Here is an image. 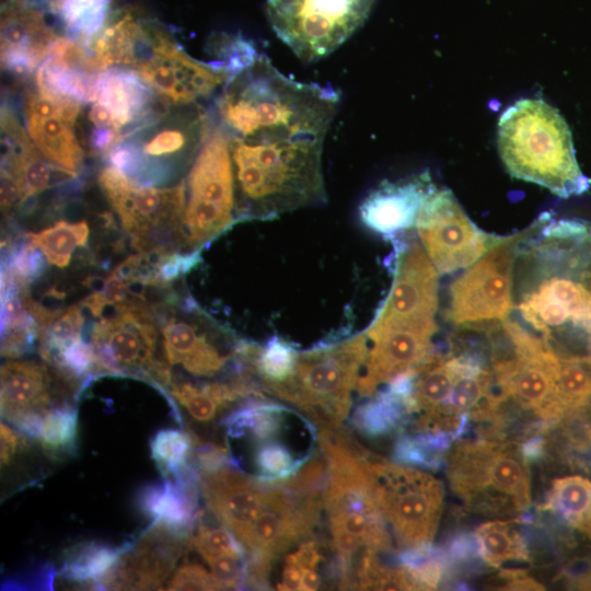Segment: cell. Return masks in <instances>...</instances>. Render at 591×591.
Instances as JSON below:
<instances>
[{"label": "cell", "instance_id": "obj_13", "mask_svg": "<svg viewBox=\"0 0 591 591\" xmlns=\"http://www.w3.org/2000/svg\"><path fill=\"white\" fill-rule=\"evenodd\" d=\"M134 70L164 102L196 104L223 88L232 78L221 61L202 62L190 57L161 22L149 18Z\"/></svg>", "mask_w": 591, "mask_h": 591}, {"label": "cell", "instance_id": "obj_38", "mask_svg": "<svg viewBox=\"0 0 591 591\" xmlns=\"http://www.w3.org/2000/svg\"><path fill=\"white\" fill-rule=\"evenodd\" d=\"M83 314L78 305L56 313L46 324L38 327L40 355L47 361L72 341L81 338Z\"/></svg>", "mask_w": 591, "mask_h": 591}, {"label": "cell", "instance_id": "obj_15", "mask_svg": "<svg viewBox=\"0 0 591 591\" xmlns=\"http://www.w3.org/2000/svg\"><path fill=\"white\" fill-rule=\"evenodd\" d=\"M415 231L439 275L471 266L499 236L479 229L453 193L438 186L426 197Z\"/></svg>", "mask_w": 591, "mask_h": 591}, {"label": "cell", "instance_id": "obj_44", "mask_svg": "<svg viewBox=\"0 0 591 591\" xmlns=\"http://www.w3.org/2000/svg\"><path fill=\"white\" fill-rule=\"evenodd\" d=\"M286 560L296 564L301 569H316L318 564L322 561V555L318 553L314 542L310 541L302 543L294 553L287 555Z\"/></svg>", "mask_w": 591, "mask_h": 591}, {"label": "cell", "instance_id": "obj_5", "mask_svg": "<svg viewBox=\"0 0 591 591\" xmlns=\"http://www.w3.org/2000/svg\"><path fill=\"white\" fill-rule=\"evenodd\" d=\"M498 149L508 173L560 198L581 195L591 179L579 167L570 129L545 101L524 99L499 117Z\"/></svg>", "mask_w": 591, "mask_h": 591}, {"label": "cell", "instance_id": "obj_45", "mask_svg": "<svg viewBox=\"0 0 591 591\" xmlns=\"http://www.w3.org/2000/svg\"><path fill=\"white\" fill-rule=\"evenodd\" d=\"M0 441L1 464L4 465L11 461L21 442L16 433L4 424L0 426Z\"/></svg>", "mask_w": 591, "mask_h": 591}, {"label": "cell", "instance_id": "obj_17", "mask_svg": "<svg viewBox=\"0 0 591 591\" xmlns=\"http://www.w3.org/2000/svg\"><path fill=\"white\" fill-rule=\"evenodd\" d=\"M155 340L150 314L140 305L123 302L113 315L94 324L91 333L100 370L169 384V366L154 358Z\"/></svg>", "mask_w": 591, "mask_h": 591}, {"label": "cell", "instance_id": "obj_37", "mask_svg": "<svg viewBox=\"0 0 591 591\" xmlns=\"http://www.w3.org/2000/svg\"><path fill=\"white\" fill-rule=\"evenodd\" d=\"M49 455L71 454L77 439V413L63 406L45 412L40 421L39 437Z\"/></svg>", "mask_w": 591, "mask_h": 591}, {"label": "cell", "instance_id": "obj_6", "mask_svg": "<svg viewBox=\"0 0 591 591\" xmlns=\"http://www.w3.org/2000/svg\"><path fill=\"white\" fill-rule=\"evenodd\" d=\"M452 491L472 513L484 518H518L532 503L531 475L517 441L460 439L445 455Z\"/></svg>", "mask_w": 591, "mask_h": 591}, {"label": "cell", "instance_id": "obj_21", "mask_svg": "<svg viewBox=\"0 0 591 591\" xmlns=\"http://www.w3.org/2000/svg\"><path fill=\"white\" fill-rule=\"evenodd\" d=\"M82 106L46 94L36 86L23 101L24 121L31 140L46 161L72 176L81 172L84 160L74 128Z\"/></svg>", "mask_w": 591, "mask_h": 591}, {"label": "cell", "instance_id": "obj_40", "mask_svg": "<svg viewBox=\"0 0 591 591\" xmlns=\"http://www.w3.org/2000/svg\"><path fill=\"white\" fill-rule=\"evenodd\" d=\"M49 362L68 378H81L100 370L94 348L81 338L62 348Z\"/></svg>", "mask_w": 591, "mask_h": 591}, {"label": "cell", "instance_id": "obj_12", "mask_svg": "<svg viewBox=\"0 0 591 591\" xmlns=\"http://www.w3.org/2000/svg\"><path fill=\"white\" fill-rule=\"evenodd\" d=\"M375 0H267L265 12L278 38L305 62L321 60L367 21Z\"/></svg>", "mask_w": 591, "mask_h": 591}, {"label": "cell", "instance_id": "obj_1", "mask_svg": "<svg viewBox=\"0 0 591 591\" xmlns=\"http://www.w3.org/2000/svg\"><path fill=\"white\" fill-rule=\"evenodd\" d=\"M513 310L557 357L591 356L590 221L545 215L519 248Z\"/></svg>", "mask_w": 591, "mask_h": 591}, {"label": "cell", "instance_id": "obj_25", "mask_svg": "<svg viewBox=\"0 0 591 591\" xmlns=\"http://www.w3.org/2000/svg\"><path fill=\"white\" fill-rule=\"evenodd\" d=\"M434 186L429 172L383 181L360 204V219L368 229L393 241L415 228L420 208Z\"/></svg>", "mask_w": 591, "mask_h": 591}, {"label": "cell", "instance_id": "obj_43", "mask_svg": "<svg viewBox=\"0 0 591 591\" xmlns=\"http://www.w3.org/2000/svg\"><path fill=\"white\" fill-rule=\"evenodd\" d=\"M197 253L186 255L164 253L157 265L159 280L177 278L182 273L190 269L197 263Z\"/></svg>", "mask_w": 591, "mask_h": 591}, {"label": "cell", "instance_id": "obj_8", "mask_svg": "<svg viewBox=\"0 0 591 591\" xmlns=\"http://www.w3.org/2000/svg\"><path fill=\"white\" fill-rule=\"evenodd\" d=\"M210 121L197 103L164 107L128 134L108 160L137 184L165 183L178 165L195 159Z\"/></svg>", "mask_w": 591, "mask_h": 591}, {"label": "cell", "instance_id": "obj_26", "mask_svg": "<svg viewBox=\"0 0 591 591\" xmlns=\"http://www.w3.org/2000/svg\"><path fill=\"white\" fill-rule=\"evenodd\" d=\"M47 370L34 361H8L1 367V412L14 424L19 419L44 414L49 404Z\"/></svg>", "mask_w": 591, "mask_h": 591}, {"label": "cell", "instance_id": "obj_11", "mask_svg": "<svg viewBox=\"0 0 591 591\" xmlns=\"http://www.w3.org/2000/svg\"><path fill=\"white\" fill-rule=\"evenodd\" d=\"M499 235L495 243L450 286L445 316L457 326L503 322L513 310V274L519 248L544 221Z\"/></svg>", "mask_w": 591, "mask_h": 591}, {"label": "cell", "instance_id": "obj_47", "mask_svg": "<svg viewBox=\"0 0 591 591\" xmlns=\"http://www.w3.org/2000/svg\"><path fill=\"white\" fill-rule=\"evenodd\" d=\"M321 576L314 568H302L301 590L312 591L318 589Z\"/></svg>", "mask_w": 591, "mask_h": 591}, {"label": "cell", "instance_id": "obj_41", "mask_svg": "<svg viewBox=\"0 0 591 591\" xmlns=\"http://www.w3.org/2000/svg\"><path fill=\"white\" fill-rule=\"evenodd\" d=\"M45 255L40 250L28 243L13 247L5 256L2 273H7L22 283L28 285L44 273Z\"/></svg>", "mask_w": 591, "mask_h": 591}, {"label": "cell", "instance_id": "obj_27", "mask_svg": "<svg viewBox=\"0 0 591 591\" xmlns=\"http://www.w3.org/2000/svg\"><path fill=\"white\" fill-rule=\"evenodd\" d=\"M197 472L192 468L176 477L147 486L139 503L155 522L189 532L197 513Z\"/></svg>", "mask_w": 591, "mask_h": 591}, {"label": "cell", "instance_id": "obj_35", "mask_svg": "<svg viewBox=\"0 0 591 591\" xmlns=\"http://www.w3.org/2000/svg\"><path fill=\"white\" fill-rule=\"evenodd\" d=\"M88 236L89 228L85 221H58L53 227L26 235L28 242L43 252L46 262L58 267L69 264L74 248L83 246Z\"/></svg>", "mask_w": 591, "mask_h": 591}, {"label": "cell", "instance_id": "obj_32", "mask_svg": "<svg viewBox=\"0 0 591 591\" xmlns=\"http://www.w3.org/2000/svg\"><path fill=\"white\" fill-rule=\"evenodd\" d=\"M518 519L493 520L483 523L475 531V540L482 559L491 567H500L508 561H526L528 544Z\"/></svg>", "mask_w": 591, "mask_h": 591}, {"label": "cell", "instance_id": "obj_9", "mask_svg": "<svg viewBox=\"0 0 591 591\" xmlns=\"http://www.w3.org/2000/svg\"><path fill=\"white\" fill-rule=\"evenodd\" d=\"M380 512L404 551L430 546L443 509V485L431 474L369 455Z\"/></svg>", "mask_w": 591, "mask_h": 591}, {"label": "cell", "instance_id": "obj_3", "mask_svg": "<svg viewBox=\"0 0 591 591\" xmlns=\"http://www.w3.org/2000/svg\"><path fill=\"white\" fill-rule=\"evenodd\" d=\"M324 138L248 140L230 136L236 213L271 219L327 199Z\"/></svg>", "mask_w": 591, "mask_h": 591}, {"label": "cell", "instance_id": "obj_22", "mask_svg": "<svg viewBox=\"0 0 591 591\" xmlns=\"http://www.w3.org/2000/svg\"><path fill=\"white\" fill-rule=\"evenodd\" d=\"M437 324L393 327L367 334L372 346L368 349L364 372L359 378L357 392L371 396L381 385L417 371L430 357Z\"/></svg>", "mask_w": 591, "mask_h": 591}, {"label": "cell", "instance_id": "obj_19", "mask_svg": "<svg viewBox=\"0 0 591 591\" xmlns=\"http://www.w3.org/2000/svg\"><path fill=\"white\" fill-rule=\"evenodd\" d=\"M74 177L39 153L12 106L1 107V208L21 205L57 183Z\"/></svg>", "mask_w": 591, "mask_h": 591}, {"label": "cell", "instance_id": "obj_34", "mask_svg": "<svg viewBox=\"0 0 591 591\" xmlns=\"http://www.w3.org/2000/svg\"><path fill=\"white\" fill-rule=\"evenodd\" d=\"M406 414L403 396L387 387L356 408L352 425L367 437H380L396 429Z\"/></svg>", "mask_w": 591, "mask_h": 591}, {"label": "cell", "instance_id": "obj_24", "mask_svg": "<svg viewBox=\"0 0 591 591\" xmlns=\"http://www.w3.org/2000/svg\"><path fill=\"white\" fill-rule=\"evenodd\" d=\"M187 532L155 522L103 581L112 589H157L169 577L179 558Z\"/></svg>", "mask_w": 591, "mask_h": 591}, {"label": "cell", "instance_id": "obj_14", "mask_svg": "<svg viewBox=\"0 0 591 591\" xmlns=\"http://www.w3.org/2000/svg\"><path fill=\"white\" fill-rule=\"evenodd\" d=\"M99 184L137 248L151 247L163 233L182 231L185 183L167 188L144 186L109 165L100 172Z\"/></svg>", "mask_w": 591, "mask_h": 591}, {"label": "cell", "instance_id": "obj_23", "mask_svg": "<svg viewBox=\"0 0 591 591\" xmlns=\"http://www.w3.org/2000/svg\"><path fill=\"white\" fill-rule=\"evenodd\" d=\"M197 480L209 510L241 543L264 508L267 483L233 464L197 471Z\"/></svg>", "mask_w": 591, "mask_h": 591}, {"label": "cell", "instance_id": "obj_29", "mask_svg": "<svg viewBox=\"0 0 591 591\" xmlns=\"http://www.w3.org/2000/svg\"><path fill=\"white\" fill-rule=\"evenodd\" d=\"M171 393L195 420L202 422L212 420L219 410L239 398L260 395L255 381L242 371L230 382L173 383Z\"/></svg>", "mask_w": 591, "mask_h": 591}, {"label": "cell", "instance_id": "obj_2", "mask_svg": "<svg viewBox=\"0 0 591 591\" xmlns=\"http://www.w3.org/2000/svg\"><path fill=\"white\" fill-rule=\"evenodd\" d=\"M339 103L332 86L293 80L258 53L222 88L216 115L231 137L325 138Z\"/></svg>", "mask_w": 591, "mask_h": 591}, {"label": "cell", "instance_id": "obj_20", "mask_svg": "<svg viewBox=\"0 0 591 591\" xmlns=\"http://www.w3.org/2000/svg\"><path fill=\"white\" fill-rule=\"evenodd\" d=\"M0 7L2 68L30 76L65 33L43 0H1Z\"/></svg>", "mask_w": 591, "mask_h": 591}, {"label": "cell", "instance_id": "obj_28", "mask_svg": "<svg viewBox=\"0 0 591 591\" xmlns=\"http://www.w3.org/2000/svg\"><path fill=\"white\" fill-rule=\"evenodd\" d=\"M162 334L167 363H179L194 375L212 376L229 359L189 323L172 318L163 326Z\"/></svg>", "mask_w": 591, "mask_h": 591}, {"label": "cell", "instance_id": "obj_36", "mask_svg": "<svg viewBox=\"0 0 591 591\" xmlns=\"http://www.w3.org/2000/svg\"><path fill=\"white\" fill-rule=\"evenodd\" d=\"M194 438L176 429L160 430L151 441V455L166 477H176L190 467L188 459Z\"/></svg>", "mask_w": 591, "mask_h": 591}, {"label": "cell", "instance_id": "obj_46", "mask_svg": "<svg viewBox=\"0 0 591 591\" xmlns=\"http://www.w3.org/2000/svg\"><path fill=\"white\" fill-rule=\"evenodd\" d=\"M302 569L291 561L286 560L282 571V581L278 584L280 590H301Z\"/></svg>", "mask_w": 591, "mask_h": 591}, {"label": "cell", "instance_id": "obj_42", "mask_svg": "<svg viewBox=\"0 0 591 591\" xmlns=\"http://www.w3.org/2000/svg\"><path fill=\"white\" fill-rule=\"evenodd\" d=\"M167 590H218L211 576L202 566L195 563L183 564L172 576Z\"/></svg>", "mask_w": 591, "mask_h": 591}, {"label": "cell", "instance_id": "obj_10", "mask_svg": "<svg viewBox=\"0 0 591 591\" xmlns=\"http://www.w3.org/2000/svg\"><path fill=\"white\" fill-rule=\"evenodd\" d=\"M186 196L181 233L189 247L201 246L233 223L236 197L230 135L219 123L210 121L193 160Z\"/></svg>", "mask_w": 591, "mask_h": 591}, {"label": "cell", "instance_id": "obj_4", "mask_svg": "<svg viewBox=\"0 0 591 591\" xmlns=\"http://www.w3.org/2000/svg\"><path fill=\"white\" fill-rule=\"evenodd\" d=\"M318 444L328 462L324 507L343 571L368 552H389L392 543L374 496L370 453L339 427L321 429Z\"/></svg>", "mask_w": 591, "mask_h": 591}, {"label": "cell", "instance_id": "obj_18", "mask_svg": "<svg viewBox=\"0 0 591 591\" xmlns=\"http://www.w3.org/2000/svg\"><path fill=\"white\" fill-rule=\"evenodd\" d=\"M395 243L393 282L367 334L404 326L437 324L439 273L413 235Z\"/></svg>", "mask_w": 591, "mask_h": 591}, {"label": "cell", "instance_id": "obj_30", "mask_svg": "<svg viewBox=\"0 0 591 591\" xmlns=\"http://www.w3.org/2000/svg\"><path fill=\"white\" fill-rule=\"evenodd\" d=\"M62 32L86 48L129 0H43Z\"/></svg>", "mask_w": 591, "mask_h": 591}, {"label": "cell", "instance_id": "obj_31", "mask_svg": "<svg viewBox=\"0 0 591 591\" xmlns=\"http://www.w3.org/2000/svg\"><path fill=\"white\" fill-rule=\"evenodd\" d=\"M567 528L591 541V479L580 474L555 478L546 506Z\"/></svg>", "mask_w": 591, "mask_h": 591}, {"label": "cell", "instance_id": "obj_33", "mask_svg": "<svg viewBox=\"0 0 591 591\" xmlns=\"http://www.w3.org/2000/svg\"><path fill=\"white\" fill-rule=\"evenodd\" d=\"M127 548L94 542L76 545L66 554L61 575L78 582L101 586Z\"/></svg>", "mask_w": 591, "mask_h": 591}, {"label": "cell", "instance_id": "obj_16", "mask_svg": "<svg viewBox=\"0 0 591 591\" xmlns=\"http://www.w3.org/2000/svg\"><path fill=\"white\" fill-rule=\"evenodd\" d=\"M154 91L131 69L102 70L88 113L90 148L107 155L128 134L161 112Z\"/></svg>", "mask_w": 591, "mask_h": 591}, {"label": "cell", "instance_id": "obj_39", "mask_svg": "<svg viewBox=\"0 0 591 591\" xmlns=\"http://www.w3.org/2000/svg\"><path fill=\"white\" fill-rule=\"evenodd\" d=\"M189 544L209 563L228 553L244 552L242 544L223 524L209 525L200 522L189 537ZM245 553V552H244Z\"/></svg>", "mask_w": 591, "mask_h": 591}, {"label": "cell", "instance_id": "obj_7", "mask_svg": "<svg viewBox=\"0 0 591 591\" xmlns=\"http://www.w3.org/2000/svg\"><path fill=\"white\" fill-rule=\"evenodd\" d=\"M368 349L364 332L335 344L298 351L292 374L265 392L293 405L318 429L338 428L350 410Z\"/></svg>", "mask_w": 591, "mask_h": 591}]
</instances>
